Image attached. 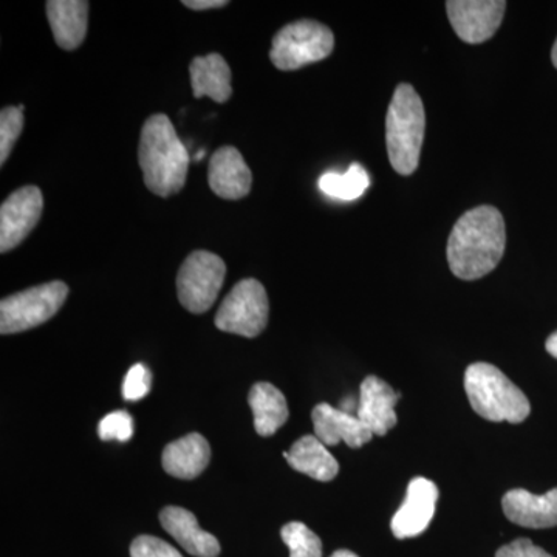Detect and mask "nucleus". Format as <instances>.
<instances>
[{"label": "nucleus", "mask_w": 557, "mask_h": 557, "mask_svg": "<svg viewBox=\"0 0 557 557\" xmlns=\"http://www.w3.org/2000/svg\"><path fill=\"white\" fill-rule=\"evenodd\" d=\"M284 457L295 471L318 482H332L339 472L338 461L317 435L299 438L288 453H284Z\"/></svg>", "instance_id": "20"}, {"label": "nucleus", "mask_w": 557, "mask_h": 557, "mask_svg": "<svg viewBox=\"0 0 557 557\" xmlns=\"http://www.w3.org/2000/svg\"><path fill=\"white\" fill-rule=\"evenodd\" d=\"M545 348H547L548 354L552 355L553 358L557 359V332L549 336Z\"/></svg>", "instance_id": "31"}, {"label": "nucleus", "mask_w": 557, "mask_h": 557, "mask_svg": "<svg viewBox=\"0 0 557 557\" xmlns=\"http://www.w3.org/2000/svg\"><path fill=\"white\" fill-rule=\"evenodd\" d=\"M335 47V36L325 25L304 20L285 25L274 36L271 62L278 70L292 72L325 60Z\"/></svg>", "instance_id": "5"}, {"label": "nucleus", "mask_w": 557, "mask_h": 557, "mask_svg": "<svg viewBox=\"0 0 557 557\" xmlns=\"http://www.w3.org/2000/svg\"><path fill=\"white\" fill-rule=\"evenodd\" d=\"M465 391L472 409L485 420L518 424L531 412L527 395L496 366L475 362L465 373Z\"/></svg>", "instance_id": "4"}, {"label": "nucleus", "mask_w": 557, "mask_h": 557, "mask_svg": "<svg viewBox=\"0 0 557 557\" xmlns=\"http://www.w3.org/2000/svg\"><path fill=\"white\" fill-rule=\"evenodd\" d=\"M496 557H553L545 549L536 547L530 539H518L505 545L496 553Z\"/></svg>", "instance_id": "28"}, {"label": "nucleus", "mask_w": 557, "mask_h": 557, "mask_svg": "<svg viewBox=\"0 0 557 557\" xmlns=\"http://www.w3.org/2000/svg\"><path fill=\"white\" fill-rule=\"evenodd\" d=\"M183 5L194 11L223 9L228 5L226 0H183Z\"/></svg>", "instance_id": "29"}, {"label": "nucleus", "mask_w": 557, "mask_h": 557, "mask_svg": "<svg viewBox=\"0 0 557 557\" xmlns=\"http://www.w3.org/2000/svg\"><path fill=\"white\" fill-rule=\"evenodd\" d=\"M505 516L516 525L542 530L557 527V487L544 496L511 490L502 498Z\"/></svg>", "instance_id": "15"}, {"label": "nucleus", "mask_w": 557, "mask_h": 557, "mask_svg": "<svg viewBox=\"0 0 557 557\" xmlns=\"http://www.w3.org/2000/svg\"><path fill=\"white\" fill-rule=\"evenodd\" d=\"M194 97H209L212 101L226 102L233 95L231 69L222 54L211 53L196 58L189 65Z\"/></svg>", "instance_id": "19"}, {"label": "nucleus", "mask_w": 557, "mask_h": 557, "mask_svg": "<svg viewBox=\"0 0 557 557\" xmlns=\"http://www.w3.org/2000/svg\"><path fill=\"white\" fill-rule=\"evenodd\" d=\"M44 197L36 186L14 190L0 207V252L11 251L27 239L42 215Z\"/></svg>", "instance_id": "9"}, {"label": "nucleus", "mask_w": 557, "mask_h": 557, "mask_svg": "<svg viewBox=\"0 0 557 557\" xmlns=\"http://www.w3.org/2000/svg\"><path fill=\"white\" fill-rule=\"evenodd\" d=\"M98 435L102 442H129L134 435V420L126 410L109 413L98 424Z\"/></svg>", "instance_id": "25"}, {"label": "nucleus", "mask_w": 557, "mask_h": 557, "mask_svg": "<svg viewBox=\"0 0 557 557\" xmlns=\"http://www.w3.org/2000/svg\"><path fill=\"white\" fill-rule=\"evenodd\" d=\"M139 168L150 193L170 197L185 186L189 170L188 149L163 113L146 121L139 137Z\"/></svg>", "instance_id": "2"}, {"label": "nucleus", "mask_w": 557, "mask_h": 557, "mask_svg": "<svg viewBox=\"0 0 557 557\" xmlns=\"http://www.w3.org/2000/svg\"><path fill=\"white\" fill-rule=\"evenodd\" d=\"M67 296V285L61 281H53L2 299L0 333L14 335V333L38 327L61 310Z\"/></svg>", "instance_id": "6"}, {"label": "nucleus", "mask_w": 557, "mask_h": 557, "mask_svg": "<svg viewBox=\"0 0 557 557\" xmlns=\"http://www.w3.org/2000/svg\"><path fill=\"white\" fill-rule=\"evenodd\" d=\"M270 304L265 288L256 278L234 285L215 314V327L225 333L256 338L269 324Z\"/></svg>", "instance_id": "7"}, {"label": "nucleus", "mask_w": 557, "mask_h": 557, "mask_svg": "<svg viewBox=\"0 0 557 557\" xmlns=\"http://www.w3.org/2000/svg\"><path fill=\"white\" fill-rule=\"evenodd\" d=\"M281 536L289 548V557H322L321 539L304 523H287L282 528Z\"/></svg>", "instance_id": "23"}, {"label": "nucleus", "mask_w": 557, "mask_h": 557, "mask_svg": "<svg viewBox=\"0 0 557 557\" xmlns=\"http://www.w3.org/2000/svg\"><path fill=\"white\" fill-rule=\"evenodd\" d=\"M225 274V262L214 252H190L177 274L180 304L190 313H205L214 306Z\"/></svg>", "instance_id": "8"}, {"label": "nucleus", "mask_w": 557, "mask_h": 557, "mask_svg": "<svg viewBox=\"0 0 557 557\" xmlns=\"http://www.w3.org/2000/svg\"><path fill=\"white\" fill-rule=\"evenodd\" d=\"M448 17L458 38L482 44L493 38L504 21L507 2L502 0H449Z\"/></svg>", "instance_id": "10"}, {"label": "nucleus", "mask_w": 557, "mask_h": 557, "mask_svg": "<svg viewBox=\"0 0 557 557\" xmlns=\"http://www.w3.org/2000/svg\"><path fill=\"white\" fill-rule=\"evenodd\" d=\"M507 247L504 215L497 208L479 207L457 220L448 240L449 269L458 278L478 281L496 270Z\"/></svg>", "instance_id": "1"}, {"label": "nucleus", "mask_w": 557, "mask_h": 557, "mask_svg": "<svg viewBox=\"0 0 557 557\" xmlns=\"http://www.w3.org/2000/svg\"><path fill=\"white\" fill-rule=\"evenodd\" d=\"M401 394L388 386L386 381L370 375L359 388L357 417L372 431L373 435L384 437L397 424L395 406Z\"/></svg>", "instance_id": "12"}, {"label": "nucleus", "mask_w": 557, "mask_h": 557, "mask_svg": "<svg viewBox=\"0 0 557 557\" xmlns=\"http://www.w3.org/2000/svg\"><path fill=\"white\" fill-rule=\"evenodd\" d=\"M332 557H358L355 553L348 552V549H338L333 553Z\"/></svg>", "instance_id": "32"}, {"label": "nucleus", "mask_w": 557, "mask_h": 557, "mask_svg": "<svg viewBox=\"0 0 557 557\" xmlns=\"http://www.w3.org/2000/svg\"><path fill=\"white\" fill-rule=\"evenodd\" d=\"M150 386H152V373L145 364H135L124 379L123 397L126 401H139L149 394Z\"/></svg>", "instance_id": "26"}, {"label": "nucleus", "mask_w": 557, "mask_h": 557, "mask_svg": "<svg viewBox=\"0 0 557 557\" xmlns=\"http://www.w3.org/2000/svg\"><path fill=\"white\" fill-rule=\"evenodd\" d=\"M248 403L255 413L256 432L262 437H271L287 423V399L273 384H255L249 392Z\"/></svg>", "instance_id": "21"}, {"label": "nucleus", "mask_w": 557, "mask_h": 557, "mask_svg": "<svg viewBox=\"0 0 557 557\" xmlns=\"http://www.w3.org/2000/svg\"><path fill=\"white\" fill-rule=\"evenodd\" d=\"M314 435L325 446H336L344 442L351 449L361 448L372 440V431L357 416L333 408L327 403H321L311 413Z\"/></svg>", "instance_id": "14"}, {"label": "nucleus", "mask_w": 557, "mask_h": 557, "mask_svg": "<svg viewBox=\"0 0 557 557\" xmlns=\"http://www.w3.org/2000/svg\"><path fill=\"white\" fill-rule=\"evenodd\" d=\"M426 131L423 101L410 84H399L392 98L386 119V145L392 168L410 175L420 163Z\"/></svg>", "instance_id": "3"}, {"label": "nucleus", "mask_w": 557, "mask_h": 557, "mask_svg": "<svg viewBox=\"0 0 557 557\" xmlns=\"http://www.w3.org/2000/svg\"><path fill=\"white\" fill-rule=\"evenodd\" d=\"M208 182L215 196L239 200L251 190L252 175L239 150L223 146L209 161Z\"/></svg>", "instance_id": "13"}, {"label": "nucleus", "mask_w": 557, "mask_h": 557, "mask_svg": "<svg viewBox=\"0 0 557 557\" xmlns=\"http://www.w3.org/2000/svg\"><path fill=\"white\" fill-rule=\"evenodd\" d=\"M552 61H553V64H555V67L557 69V39H556L555 46H553Z\"/></svg>", "instance_id": "33"}, {"label": "nucleus", "mask_w": 557, "mask_h": 557, "mask_svg": "<svg viewBox=\"0 0 557 557\" xmlns=\"http://www.w3.org/2000/svg\"><path fill=\"white\" fill-rule=\"evenodd\" d=\"M160 522L166 533L171 534L189 555L196 557H218L220 555L218 537L201 530L196 516L188 509L166 507L160 512Z\"/></svg>", "instance_id": "16"}, {"label": "nucleus", "mask_w": 557, "mask_h": 557, "mask_svg": "<svg viewBox=\"0 0 557 557\" xmlns=\"http://www.w3.org/2000/svg\"><path fill=\"white\" fill-rule=\"evenodd\" d=\"M211 460V448L203 435L188 434L175 440L163 450V469L175 479L193 480L199 478Z\"/></svg>", "instance_id": "18"}, {"label": "nucleus", "mask_w": 557, "mask_h": 557, "mask_svg": "<svg viewBox=\"0 0 557 557\" xmlns=\"http://www.w3.org/2000/svg\"><path fill=\"white\" fill-rule=\"evenodd\" d=\"M131 557H183L177 549L153 536H138L132 542Z\"/></svg>", "instance_id": "27"}, {"label": "nucleus", "mask_w": 557, "mask_h": 557, "mask_svg": "<svg viewBox=\"0 0 557 557\" xmlns=\"http://www.w3.org/2000/svg\"><path fill=\"white\" fill-rule=\"evenodd\" d=\"M438 487L424 478L410 480L401 508L392 519V533L397 539L420 536L432 522L437 508Z\"/></svg>", "instance_id": "11"}, {"label": "nucleus", "mask_w": 557, "mask_h": 557, "mask_svg": "<svg viewBox=\"0 0 557 557\" xmlns=\"http://www.w3.org/2000/svg\"><path fill=\"white\" fill-rule=\"evenodd\" d=\"M358 406L359 399L355 397H347L341 401L339 409L343 410V412L350 413V416H357Z\"/></svg>", "instance_id": "30"}, {"label": "nucleus", "mask_w": 557, "mask_h": 557, "mask_svg": "<svg viewBox=\"0 0 557 557\" xmlns=\"http://www.w3.org/2000/svg\"><path fill=\"white\" fill-rule=\"evenodd\" d=\"M369 186L370 177L368 171L358 163L351 164L346 174L327 172V174L319 178V189L325 196L344 201L359 199Z\"/></svg>", "instance_id": "22"}, {"label": "nucleus", "mask_w": 557, "mask_h": 557, "mask_svg": "<svg viewBox=\"0 0 557 557\" xmlns=\"http://www.w3.org/2000/svg\"><path fill=\"white\" fill-rule=\"evenodd\" d=\"M24 129V110L5 108L0 112V164H5Z\"/></svg>", "instance_id": "24"}, {"label": "nucleus", "mask_w": 557, "mask_h": 557, "mask_svg": "<svg viewBox=\"0 0 557 557\" xmlns=\"http://www.w3.org/2000/svg\"><path fill=\"white\" fill-rule=\"evenodd\" d=\"M47 17L58 46L64 50L78 49L89 27V2L86 0H50Z\"/></svg>", "instance_id": "17"}]
</instances>
